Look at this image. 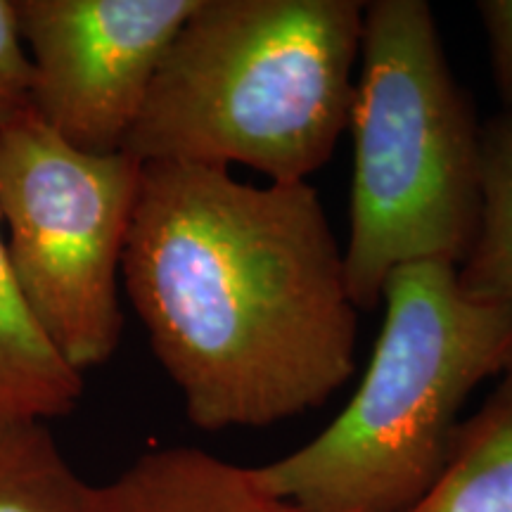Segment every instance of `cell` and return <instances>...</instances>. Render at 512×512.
Masks as SVG:
<instances>
[{
  "label": "cell",
  "instance_id": "obj_1",
  "mask_svg": "<svg viewBox=\"0 0 512 512\" xmlns=\"http://www.w3.org/2000/svg\"><path fill=\"white\" fill-rule=\"evenodd\" d=\"M121 280L202 432L313 411L356 370L358 309L309 181L143 162Z\"/></svg>",
  "mask_w": 512,
  "mask_h": 512
},
{
  "label": "cell",
  "instance_id": "obj_2",
  "mask_svg": "<svg viewBox=\"0 0 512 512\" xmlns=\"http://www.w3.org/2000/svg\"><path fill=\"white\" fill-rule=\"evenodd\" d=\"M363 10L361 0H197L124 152L304 183L349 126Z\"/></svg>",
  "mask_w": 512,
  "mask_h": 512
},
{
  "label": "cell",
  "instance_id": "obj_3",
  "mask_svg": "<svg viewBox=\"0 0 512 512\" xmlns=\"http://www.w3.org/2000/svg\"><path fill=\"white\" fill-rule=\"evenodd\" d=\"M361 387L309 444L252 467L304 512H408L437 482L467 396L512 363V306L477 302L458 268L411 264L382 290Z\"/></svg>",
  "mask_w": 512,
  "mask_h": 512
},
{
  "label": "cell",
  "instance_id": "obj_4",
  "mask_svg": "<svg viewBox=\"0 0 512 512\" xmlns=\"http://www.w3.org/2000/svg\"><path fill=\"white\" fill-rule=\"evenodd\" d=\"M358 53L351 233L342 254L351 302L370 311L396 268L465 261L482 207L479 124L425 0L366 3Z\"/></svg>",
  "mask_w": 512,
  "mask_h": 512
},
{
  "label": "cell",
  "instance_id": "obj_5",
  "mask_svg": "<svg viewBox=\"0 0 512 512\" xmlns=\"http://www.w3.org/2000/svg\"><path fill=\"white\" fill-rule=\"evenodd\" d=\"M143 162L76 150L34 112L0 128V223L24 304L76 373L117 354L121 259Z\"/></svg>",
  "mask_w": 512,
  "mask_h": 512
},
{
  "label": "cell",
  "instance_id": "obj_6",
  "mask_svg": "<svg viewBox=\"0 0 512 512\" xmlns=\"http://www.w3.org/2000/svg\"><path fill=\"white\" fill-rule=\"evenodd\" d=\"M31 112L91 155L124 152L197 0H15Z\"/></svg>",
  "mask_w": 512,
  "mask_h": 512
},
{
  "label": "cell",
  "instance_id": "obj_7",
  "mask_svg": "<svg viewBox=\"0 0 512 512\" xmlns=\"http://www.w3.org/2000/svg\"><path fill=\"white\" fill-rule=\"evenodd\" d=\"M88 512H304L242 467L192 446H164L93 486Z\"/></svg>",
  "mask_w": 512,
  "mask_h": 512
},
{
  "label": "cell",
  "instance_id": "obj_8",
  "mask_svg": "<svg viewBox=\"0 0 512 512\" xmlns=\"http://www.w3.org/2000/svg\"><path fill=\"white\" fill-rule=\"evenodd\" d=\"M408 512H512V363L484 406L458 422L444 470Z\"/></svg>",
  "mask_w": 512,
  "mask_h": 512
},
{
  "label": "cell",
  "instance_id": "obj_9",
  "mask_svg": "<svg viewBox=\"0 0 512 512\" xmlns=\"http://www.w3.org/2000/svg\"><path fill=\"white\" fill-rule=\"evenodd\" d=\"M83 375L48 342L12 275L0 223V408L38 420L76 411Z\"/></svg>",
  "mask_w": 512,
  "mask_h": 512
},
{
  "label": "cell",
  "instance_id": "obj_10",
  "mask_svg": "<svg viewBox=\"0 0 512 512\" xmlns=\"http://www.w3.org/2000/svg\"><path fill=\"white\" fill-rule=\"evenodd\" d=\"M479 226L458 266V285L477 302L512 306V117L479 126Z\"/></svg>",
  "mask_w": 512,
  "mask_h": 512
},
{
  "label": "cell",
  "instance_id": "obj_11",
  "mask_svg": "<svg viewBox=\"0 0 512 512\" xmlns=\"http://www.w3.org/2000/svg\"><path fill=\"white\" fill-rule=\"evenodd\" d=\"M91 489L46 422L0 408V512H88Z\"/></svg>",
  "mask_w": 512,
  "mask_h": 512
},
{
  "label": "cell",
  "instance_id": "obj_12",
  "mask_svg": "<svg viewBox=\"0 0 512 512\" xmlns=\"http://www.w3.org/2000/svg\"><path fill=\"white\" fill-rule=\"evenodd\" d=\"M31 110V62L15 0H0V128Z\"/></svg>",
  "mask_w": 512,
  "mask_h": 512
},
{
  "label": "cell",
  "instance_id": "obj_13",
  "mask_svg": "<svg viewBox=\"0 0 512 512\" xmlns=\"http://www.w3.org/2000/svg\"><path fill=\"white\" fill-rule=\"evenodd\" d=\"M477 12L489 38L491 69L503 114L512 117V0H482Z\"/></svg>",
  "mask_w": 512,
  "mask_h": 512
}]
</instances>
